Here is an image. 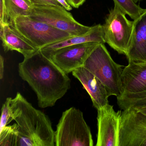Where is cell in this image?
I'll return each mask as SVG.
<instances>
[{"label":"cell","mask_w":146,"mask_h":146,"mask_svg":"<svg viewBox=\"0 0 146 146\" xmlns=\"http://www.w3.org/2000/svg\"><path fill=\"white\" fill-rule=\"evenodd\" d=\"M18 71L20 77L36 94L41 108L54 106L70 88V80L67 74L40 49L25 57L19 64Z\"/></svg>","instance_id":"cell-1"},{"label":"cell","mask_w":146,"mask_h":146,"mask_svg":"<svg viewBox=\"0 0 146 146\" xmlns=\"http://www.w3.org/2000/svg\"><path fill=\"white\" fill-rule=\"evenodd\" d=\"M10 122L19 130L18 146H54L55 131L45 113L34 108L20 93L11 101Z\"/></svg>","instance_id":"cell-2"},{"label":"cell","mask_w":146,"mask_h":146,"mask_svg":"<svg viewBox=\"0 0 146 146\" xmlns=\"http://www.w3.org/2000/svg\"><path fill=\"white\" fill-rule=\"evenodd\" d=\"M84 67L103 84L110 96L118 98L123 94L122 76L124 66L113 60L104 43H100L92 51Z\"/></svg>","instance_id":"cell-3"},{"label":"cell","mask_w":146,"mask_h":146,"mask_svg":"<svg viewBox=\"0 0 146 146\" xmlns=\"http://www.w3.org/2000/svg\"><path fill=\"white\" fill-rule=\"evenodd\" d=\"M56 146H93L90 128L79 109L72 107L66 110L55 131Z\"/></svg>","instance_id":"cell-4"},{"label":"cell","mask_w":146,"mask_h":146,"mask_svg":"<svg viewBox=\"0 0 146 146\" xmlns=\"http://www.w3.org/2000/svg\"><path fill=\"white\" fill-rule=\"evenodd\" d=\"M25 39L38 49L72 36L29 16H19L11 25Z\"/></svg>","instance_id":"cell-5"},{"label":"cell","mask_w":146,"mask_h":146,"mask_svg":"<svg viewBox=\"0 0 146 146\" xmlns=\"http://www.w3.org/2000/svg\"><path fill=\"white\" fill-rule=\"evenodd\" d=\"M125 15L114 5L102 26L105 42L118 53L126 56L132 37L134 21L128 20Z\"/></svg>","instance_id":"cell-6"},{"label":"cell","mask_w":146,"mask_h":146,"mask_svg":"<svg viewBox=\"0 0 146 146\" xmlns=\"http://www.w3.org/2000/svg\"><path fill=\"white\" fill-rule=\"evenodd\" d=\"M29 17L54 28L68 32L72 36L85 35L93 27L85 26L78 23L71 13L62 6L34 5Z\"/></svg>","instance_id":"cell-7"},{"label":"cell","mask_w":146,"mask_h":146,"mask_svg":"<svg viewBox=\"0 0 146 146\" xmlns=\"http://www.w3.org/2000/svg\"><path fill=\"white\" fill-rule=\"evenodd\" d=\"M119 146H146V114L132 108L122 111Z\"/></svg>","instance_id":"cell-8"},{"label":"cell","mask_w":146,"mask_h":146,"mask_svg":"<svg viewBox=\"0 0 146 146\" xmlns=\"http://www.w3.org/2000/svg\"><path fill=\"white\" fill-rule=\"evenodd\" d=\"M100 43L87 42L68 46L52 53L48 58L66 74L84 67L90 54Z\"/></svg>","instance_id":"cell-9"},{"label":"cell","mask_w":146,"mask_h":146,"mask_svg":"<svg viewBox=\"0 0 146 146\" xmlns=\"http://www.w3.org/2000/svg\"><path fill=\"white\" fill-rule=\"evenodd\" d=\"M122 111H115L113 106L108 104L97 110L96 146H119Z\"/></svg>","instance_id":"cell-10"},{"label":"cell","mask_w":146,"mask_h":146,"mask_svg":"<svg viewBox=\"0 0 146 146\" xmlns=\"http://www.w3.org/2000/svg\"><path fill=\"white\" fill-rule=\"evenodd\" d=\"M72 74L83 86L92 100L93 106L97 110L109 104L108 91L103 84L84 67L78 68Z\"/></svg>","instance_id":"cell-11"},{"label":"cell","mask_w":146,"mask_h":146,"mask_svg":"<svg viewBox=\"0 0 146 146\" xmlns=\"http://www.w3.org/2000/svg\"><path fill=\"white\" fill-rule=\"evenodd\" d=\"M133 21L132 37L126 56L129 62L146 63V9Z\"/></svg>","instance_id":"cell-12"},{"label":"cell","mask_w":146,"mask_h":146,"mask_svg":"<svg viewBox=\"0 0 146 146\" xmlns=\"http://www.w3.org/2000/svg\"><path fill=\"white\" fill-rule=\"evenodd\" d=\"M124 93H137L146 89V63L129 62L122 76Z\"/></svg>","instance_id":"cell-13"},{"label":"cell","mask_w":146,"mask_h":146,"mask_svg":"<svg viewBox=\"0 0 146 146\" xmlns=\"http://www.w3.org/2000/svg\"><path fill=\"white\" fill-rule=\"evenodd\" d=\"M87 42H98L105 44L102 26L100 24L93 26L92 29L87 34L82 35L71 36L63 40L49 44L40 49L46 57L54 51L72 45Z\"/></svg>","instance_id":"cell-14"},{"label":"cell","mask_w":146,"mask_h":146,"mask_svg":"<svg viewBox=\"0 0 146 146\" xmlns=\"http://www.w3.org/2000/svg\"><path fill=\"white\" fill-rule=\"evenodd\" d=\"M1 38L4 51H16L26 57L38 51L36 48L25 39L10 25L1 27Z\"/></svg>","instance_id":"cell-15"},{"label":"cell","mask_w":146,"mask_h":146,"mask_svg":"<svg viewBox=\"0 0 146 146\" xmlns=\"http://www.w3.org/2000/svg\"><path fill=\"white\" fill-rule=\"evenodd\" d=\"M4 2L9 25L19 16H29L34 6L30 0H4Z\"/></svg>","instance_id":"cell-16"},{"label":"cell","mask_w":146,"mask_h":146,"mask_svg":"<svg viewBox=\"0 0 146 146\" xmlns=\"http://www.w3.org/2000/svg\"><path fill=\"white\" fill-rule=\"evenodd\" d=\"M117 103L122 110L146 107V89L137 93H124L117 98Z\"/></svg>","instance_id":"cell-17"},{"label":"cell","mask_w":146,"mask_h":146,"mask_svg":"<svg viewBox=\"0 0 146 146\" xmlns=\"http://www.w3.org/2000/svg\"><path fill=\"white\" fill-rule=\"evenodd\" d=\"M19 130L17 123L7 125L0 131V146H18Z\"/></svg>","instance_id":"cell-18"},{"label":"cell","mask_w":146,"mask_h":146,"mask_svg":"<svg viewBox=\"0 0 146 146\" xmlns=\"http://www.w3.org/2000/svg\"><path fill=\"white\" fill-rule=\"evenodd\" d=\"M114 5L129 16L133 20L139 17L146 9H143L137 5L133 0H113Z\"/></svg>","instance_id":"cell-19"},{"label":"cell","mask_w":146,"mask_h":146,"mask_svg":"<svg viewBox=\"0 0 146 146\" xmlns=\"http://www.w3.org/2000/svg\"><path fill=\"white\" fill-rule=\"evenodd\" d=\"M12 98L11 97L7 98L5 103L2 105L1 108V115L0 123V131L11 123V101Z\"/></svg>","instance_id":"cell-20"},{"label":"cell","mask_w":146,"mask_h":146,"mask_svg":"<svg viewBox=\"0 0 146 146\" xmlns=\"http://www.w3.org/2000/svg\"><path fill=\"white\" fill-rule=\"evenodd\" d=\"M33 5H39L62 6L57 0H31Z\"/></svg>","instance_id":"cell-21"},{"label":"cell","mask_w":146,"mask_h":146,"mask_svg":"<svg viewBox=\"0 0 146 146\" xmlns=\"http://www.w3.org/2000/svg\"><path fill=\"white\" fill-rule=\"evenodd\" d=\"M67 3L75 8H78L83 5L86 0H66Z\"/></svg>","instance_id":"cell-22"},{"label":"cell","mask_w":146,"mask_h":146,"mask_svg":"<svg viewBox=\"0 0 146 146\" xmlns=\"http://www.w3.org/2000/svg\"><path fill=\"white\" fill-rule=\"evenodd\" d=\"M4 58L2 55L0 56V78L2 79L4 77Z\"/></svg>","instance_id":"cell-23"},{"label":"cell","mask_w":146,"mask_h":146,"mask_svg":"<svg viewBox=\"0 0 146 146\" xmlns=\"http://www.w3.org/2000/svg\"><path fill=\"white\" fill-rule=\"evenodd\" d=\"M57 1L67 11H70L72 10V7L66 1V0H57Z\"/></svg>","instance_id":"cell-24"},{"label":"cell","mask_w":146,"mask_h":146,"mask_svg":"<svg viewBox=\"0 0 146 146\" xmlns=\"http://www.w3.org/2000/svg\"><path fill=\"white\" fill-rule=\"evenodd\" d=\"M134 109H135L136 111L140 112L142 113H143V114H146V107Z\"/></svg>","instance_id":"cell-25"},{"label":"cell","mask_w":146,"mask_h":146,"mask_svg":"<svg viewBox=\"0 0 146 146\" xmlns=\"http://www.w3.org/2000/svg\"><path fill=\"white\" fill-rule=\"evenodd\" d=\"M133 1L135 3H137V2H140V1H141V0H133Z\"/></svg>","instance_id":"cell-26"},{"label":"cell","mask_w":146,"mask_h":146,"mask_svg":"<svg viewBox=\"0 0 146 146\" xmlns=\"http://www.w3.org/2000/svg\"><path fill=\"white\" fill-rule=\"evenodd\" d=\"M31 1V0H30Z\"/></svg>","instance_id":"cell-27"}]
</instances>
